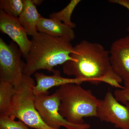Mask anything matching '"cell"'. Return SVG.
I'll return each mask as SVG.
<instances>
[{"label": "cell", "mask_w": 129, "mask_h": 129, "mask_svg": "<svg viewBox=\"0 0 129 129\" xmlns=\"http://www.w3.org/2000/svg\"><path fill=\"white\" fill-rule=\"evenodd\" d=\"M23 0H1V10L7 14L18 17L23 10Z\"/></svg>", "instance_id": "obj_15"}, {"label": "cell", "mask_w": 129, "mask_h": 129, "mask_svg": "<svg viewBox=\"0 0 129 129\" xmlns=\"http://www.w3.org/2000/svg\"><path fill=\"white\" fill-rule=\"evenodd\" d=\"M71 56L73 60L63 64L65 74L94 84L104 83L117 89L123 87L112 68L109 51L101 44L82 41L74 47Z\"/></svg>", "instance_id": "obj_1"}, {"label": "cell", "mask_w": 129, "mask_h": 129, "mask_svg": "<svg viewBox=\"0 0 129 129\" xmlns=\"http://www.w3.org/2000/svg\"><path fill=\"white\" fill-rule=\"evenodd\" d=\"M97 117L102 122L112 124L116 128L129 129V103H120L109 91L101 100Z\"/></svg>", "instance_id": "obj_7"}, {"label": "cell", "mask_w": 129, "mask_h": 129, "mask_svg": "<svg viewBox=\"0 0 129 129\" xmlns=\"http://www.w3.org/2000/svg\"><path fill=\"white\" fill-rule=\"evenodd\" d=\"M109 52L114 72L124 85L129 84V35L114 41Z\"/></svg>", "instance_id": "obj_8"}, {"label": "cell", "mask_w": 129, "mask_h": 129, "mask_svg": "<svg viewBox=\"0 0 129 129\" xmlns=\"http://www.w3.org/2000/svg\"><path fill=\"white\" fill-rule=\"evenodd\" d=\"M23 2L24 6L18 17V20L28 35L33 36L38 33L37 23L42 16L32 0H23Z\"/></svg>", "instance_id": "obj_12"}, {"label": "cell", "mask_w": 129, "mask_h": 129, "mask_svg": "<svg viewBox=\"0 0 129 129\" xmlns=\"http://www.w3.org/2000/svg\"><path fill=\"white\" fill-rule=\"evenodd\" d=\"M115 99L122 104L129 103V84L124 85L121 89H117L113 94Z\"/></svg>", "instance_id": "obj_17"}, {"label": "cell", "mask_w": 129, "mask_h": 129, "mask_svg": "<svg viewBox=\"0 0 129 129\" xmlns=\"http://www.w3.org/2000/svg\"><path fill=\"white\" fill-rule=\"evenodd\" d=\"M80 2V0H72L63 9L60 11L51 14L49 16L50 18L59 20L73 29L76 27V25L71 20L72 14L75 8Z\"/></svg>", "instance_id": "obj_14"}, {"label": "cell", "mask_w": 129, "mask_h": 129, "mask_svg": "<svg viewBox=\"0 0 129 129\" xmlns=\"http://www.w3.org/2000/svg\"><path fill=\"white\" fill-rule=\"evenodd\" d=\"M35 84L31 76L23 74L21 83L14 88L8 116L18 119L33 128L54 129L44 122L36 108L34 92Z\"/></svg>", "instance_id": "obj_4"}, {"label": "cell", "mask_w": 129, "mask_h": 129, "mask_svg": "<svg viewBox=\"0 0 129 129\" xmlns=\"http://www.w3.org/2000/svg\"><path fill=\"white\" fill-rule=\"evenodd\" d=\"M31 45L24 66L23 74L31 76L37 71L45 70L53 73L54 68L73 60L74 47L71 41L38 32L32 36Z\"/></svg>", "instance_id": "obj_2"}, {"label": "cell", "mask_w": 129, "mask_h": 129, "mask_svg": "<svg viewBox=\"0 0 129 129\" xmlns=\"http://www.w3.org/2000/svg\"><path fill=\"white\" fill-rule=\"evenodd\" d=\"M109 2L120 5L126 8L129 11V0H110ZM127 30L129 33V26Z\"/></svg>", "instance_id": "obj_18"}, {"label": "cell", "mask_w": 129, "mask_h": 129, "mask_svg": "<svg viewBox=\"0 0 129 129\" xmlns=\"http://www.w3.org/2000/svg\"><path fill=\"white\" fill-rule=\"evenodd\" d=\"M35 107L41 117L47 125L54 129L62 126L67 129H88L87 123L75 124L70 123L59 113L60 100L56 92L51 95L36 96Z\"/></svg>", "instance_id": "obj_6"}, {"label": "cell", "mask_w": 129, "mask_h": 129, "mask_svg": "<svg viewBox=\"0 0 129 129\" xmlns=\"http://www.w3.org/2000/svg\"><path fill=\"white\" fill-rule=\"evenodd\" d=\"M60 100L59 113L68 122L75 124L85 123L84 118L96 117L101 100L80 84H68L56 90Z\"/></svg>", "instance_id": "obj_3"}, {"label": "cell", "mask_w": 129, "mask_h": 129, "mask_svg": "<svg viewBox=\"0 0 129 129\" xmlns=\"http://www.w3.org/2000/svg\"><path fill=\"white\" fill-rule=\"evenodd\" d=\"M32 1L33 3L36 6L40 5L43 1H41V0H32Z\"/></svg>", "instance_id": "obj_19"}, {"label": "cell", "mask_w": 129, "mask_h": 129, "mask_svg": "<svg viewBox=\"0 0 129 129\" xmlns=\"http://www.w3.org/2000/svg\"><path fill=\"white\" fill-rule=\"evenodd\" d=\"M7 115L0 116V129H29L23 122Z\"/></svg>", "instance_id": "obj_16"}, {"label": "cell", "mask_w": 129, "mask_h": 129, "mask_svg": "<svg viewBox=\"0 0 129 129\" xmlns=\"http://www.w3.org/2000/svg\"><path fill=\"white\" fill-rule=\"evenodd\" d=\"M22 55L14 43L8 44L0 39V81L10 83L14 88L18 86L23 75Z\"/></svg>", "instance_id": "obj_5"}, {"label": "cell", "mask_w": 129, "mask_h": 129, "mask_svg": "<svg viewBox=\"0 0 129 129\" xmlns=\"http://www.w3.org/2000/svg\"><path fill=\"white\" fill-rule=\"evenodd\" d=\"M38 32L58 38H65L72 41L75 37L73 28L62 22L53 18L42 17L37 24Z\"/></svg>", "instance_id": "obj_11"}, {"label": "cell", "mask_w": 129, "mask_h": 129, "mask_svg": "<svg viewBox=\"0 0 129 129\" xmlns=\"http://www.w3.org/2000/svg\"><path fill=\"white\" fill-rule=\"evenodd\" d=\"M14 90L11 84L0 81V116H8Z\"/></svg>", "instance_id": "obj_13"}, {"label": "cell", "mask_w": 129, "mask_h": 129, "mask_svg": "<svg viewBox=\"0 0 129 129\" xmlns=\"http://www.w3.org/2000/svg\"><path fill=\"white\" fill-rule=\"evenodd\" d=\"M0 30L16 43L25 58L30 49L31 42L28 38L26 30L19 22L18 17L0 10Z\"/></svg>", "instance_id": "obj_9"}, {"label": "cell", "mask_w": 129, "mask_h": 129, "mask_svg": "<svg viewBox=\"0 0 129 129\" xmlns=\"http://www.w3.org/2000/svg\"><path fill=\"white\" fill-rule=\"evenodd\" d=\"M53 73L52 75H46L39 72L34 74L36 83L34 88V92L36 96L48 95V90L55 86H60L68 84H80L85 82L81 79L63 77L58 70H55Z\"/></svg>", "instance_id": "obj_10"}]
</instances>
